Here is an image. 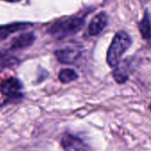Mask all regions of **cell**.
<instances>
[{"mask_svg":"<svg viewBox=\"0 0 151 151\" xmlns=\"http://www.w3.org/2000/svg\"><path fill=\"white\" fill-rule=\"evenodd\" d=\"M64 151H89L88 145L80 138L71 134H64L61 139Z\"/></svg>","mask_w":151,"mask_h":151,"instance_id":"obj_4","label":"cell"},{"mask_svg":"<svg viewBox=\"0 0 151 151\" xmlns=\"http://www.w3.org/2000/svg\"><path fill=\"white\" fill-rule=\"evenodd\" d=\"M133 40L125 31H118L114 35L107 52V63L110 67L117 66L122 56L132 46Z\"/></svg>","mask_w":151,"mask_h":151,"instance_id":"obj_1","label":"cell"},{"mask_svg":"<svg viewBox=\"0 0 151 151\" xmlns=\"http://www.w3.org/2000/svg\"><path fill=\"white\" fill-rule=\"evenodd\" d=\"M149 109H150V111H151V103H150V104L149 105Z\"/></svg>","mask_w":151,"mask_h":151,"instance_id":"obj_14","label":"cell"},{"mask_svg":"<svg viewBox=\"0 0 151 151\" xmlns=\"http://www.w3.org/2000/svg\"><path fill=\"white\" fill-rule=\"evenodd\" d=\"M36 40V35L33 32L23 33L16 37H14L10 43L9 49L11 50H23L30 47Z\"/></svg>","mask_w":151,"mask_h":151,"instance_id":"obj_6","label":"cell"},{"mask_svg":"<svg viewBox=\"0 0 151 151\" xmlns=\"http://www.w3.org/2000/svg\"><path fill=\"white\" fill-rule=\"evenodd\" d=\"M139 31L144 40H150L151 38V21L148 11H145L144 17L139 23Z\"/></svg>","mask_w":151,"mask_h":151,"instance_id":"obj_10","label":"cell"},{"mask_svg":"<svg viewBox=\"0 0 151 151\" xmlns=\"http://www.w3.org/2000/svg\"><path fill=\"white\" fill-rule=\"evenodd\" d=\"M85 25V19L73 16L55 21L48 28V33L55 39L61 40L77 34Z\"/></svg>","mask_w":151,"mask_h":151,"instance_id":"obj_2","label":"cell"},{"mask_svg":"<svg viewBox=\"0 0 151 151\" xmlns=\"http://www.w3.org/2000/svg\"><path fill=\"white\" fill-rule=\"evenodd\" d=\"M32 26L33 24L30 22H12L10 24L2 25L0 26V41L6 39L12 34L25 30Z\"/></svg>","mask_w":151,"mask_h":151,"instance_id":"obj_8","label":"cell"},{"mask_svg":"<svg viewBox=\"0 0 151 151\" xmlns=\"http://www.w3.org/2000/svg\"><path fill=\"white\" fill-rule=\"evenodd\" d=\"M22 88V82L15 77H10L4 80L0 85L1 93L8 98L9 102L20 101L24 96Z\"/></svg>","mask_w":151,"mask_h":151,"instance_id":"obj_3","label":"cell"},{"mask_svg":"<svg viewBox=\"0 0 151 151\" xmlns=\"http://www.w3.org/2000/svg\"><path fill=\"white\" fill-rule=\"evenodd\" d=\"M4 1L9 2V3H17V2H20V1H21V0H4Z\"/></svg>","mask_w":151,"mask_h":151,"instance_id":"obj_13","label":"cell"},{"mask_svg":"<svg viewBox=\"0 0 151 151\" xmlns=\"http://www.w3.org/2000/svg\"><path fill=\"white\" fill-rule=\"evenodd\" d=\"M112 75L116 82L118 84H125L129 80V71L125 68V65H122L118 64L117 66H115Z\"/></svg>","mask_w":151,"mask_h":151,"instance_id":"obj_11","label":"cell"},{"mask_svg":"<svg viewBox=\"0 0 151 151\" xmlns=\"http://www.w3.org/2000/svg\"><path fill=\"white\" fill-rule=\"evenodd\" d=\"M59 80L62 83H69L78 79V74L71 68L61 69L59 73Z\"/></svg>","mask_w":151,"mask_h":151,"instance_id":"obj_12","label":"cell"},{"mask_svg":"<svg viewBox=\"0 0 151 151\" xmlns=\"http://www.w3.org/2000/svg\"><path fill=\"white\" fill-rule=\"evenodd\" d=\"M108 25V16L104 12L95 15L88 27V34L91 36H95L101 34Z\"/></svg>","mask_w":151,"mask_h":151,"instance_id":"obj_7","label":"cell"},{"mask_svg":"<svg viewBox=\"0 0 151 151\" xmlns=\"http://www.w3.org/2000/svg\"><path fill=\"white\" fill-rule=\"evenodd\" d=\"M20 60L5 51H0V72L7 68L14 67L19 64Z\"/></svg>","mask_w":151,"mask_h":151,"instance_id":"obj_9","label":"cell"},{"mask_svg":"<svg viewBox=\"0 0 151 151\" xmlns=\"http://www.w3.org/2000/svg\"><path fill=\"white\" fill-rule=\"evenodd\" d=\"M54 55L59 62L70 65L72 63H75L79 58V57L81 56V50L79 49L69 47L56 50L54 52Z\"/></svg>","mask_w":151,"mask_h":151,"instance_id":"obj_5","label":"cell"}]
</instances>
